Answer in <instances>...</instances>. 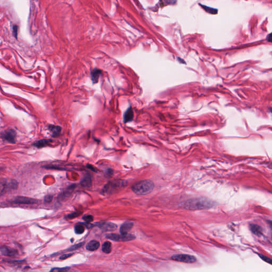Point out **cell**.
<instances>
[{
    "label": "cell",
    "instance_id": "cell-18",
    "mask_svg": "<svg viewBox=\"0 0 272 272\" xmlns=\"http://www.w3.org/2000/svg\"><path fill=\"white\" fill-rule=\"evenodd\" d=\"M251 230L255 234L259 236L262 234V229L259 226L256 225V224H252L251 225Z\"/></svg>",
    "mask_w": 272,
    "mask_h": 272
},
{
    "label": "cell",
    "instance_id": "cell-11",
    "mask_svg": "<svg viewBox=\"0 0 272 272\" xmlns=\"http://www.w3.org/2000/svg\"><path fill=\"white\" fill-rule=\"evenodd\" d=\"M133 226V223L130 222H125L120 227V232L122 234H127L131 230Z\"/></svg>",
    "mask_w": 272,
    "mask_h": 272
},
{
    "label": "cell",
    "instance_id": "cell-1",
    "mask_svg": "<svg viewBox=\"0 0 272 272\" xmlns=\"http://www.w3.org/2000/svg\"><path fill=\"white\" fill-rule=\"evenodd\" d=\"M213 203L207 199L196 198L186 201L182 206L187 210H204L211 207L213 205Z\"/></svg>",
    "mask_w": 272,
    "mask_h": 272
},
{
    "label": "cell",
    "instance_id": "cell-22",
    "mask_svg": "<svg viewBox=\"0 0 272 272\" xmlns=\"http://www.w3.org/2000/svg\"><path fill=\"white\" fill-rule=\"evenodd\" d=\"M83 220H84L85 221H86V222H92L93 221V216L91 215H85L83 217Z\"/></svg>",
    "mask_w": 272,
    "mask_h": 272
},
{
    "label": "cell",
    "instance_id": "cell-7",
    "mask_svg": "<svg viewBox=\"0 0 272 272\" xmlns=\"http://www.w3.org/2000/svg\"><path fill=\"white\" fill-rule=\"evenodd\" d=\"M99 228L104 232H111L116 230L117 225L111 222H102L98 224Z\"/></svg>",
    "mask_w": 272,
    "mask_h": 272
},
{
    "label": "cell",
    "instance_id": "cell-21",
    "mask_svg": "<svg viewBox=\"0 0 272 272\" xmlns=\"http://www.w3.org/2000/svg\"><path fill=\"white\" fill-rule=\"evenodd\" d=\"M259 256L265 262L267 263L270 264V265H272V259H270V258H269L268 257L265 256V255H259Z\"/></svg>",
    "mask_w": 272,
    "mask_h": 272
},
{
    "label": "cell",
    "instance_id": "cell-30",
    "mask_svg": "<svg viewBox=\"0 0 272 272\" xmlns=\"http://www.w3.org/2000/svg\"><path fill=\"white\" fill-rule=\"evenodd\" d=\"M270 226H271V228L272 229V222H271V223H270Z\"/></svg>",
    "mask_w": 272,
    "mask_h": 272
},
{
    "label": "cell",
    "instance_id": "cell-4",
    "mask_svg": "<svg viewBox=\"0 0 272 272\" xmlns=\"http://www.w3.org/2000/svg\"><path fill=\"white\" fill-rule=\"evenodd\" d=\"M106 237L109 239L117 242H125L131 241L135 239V236L131 234H109L106 235Z\"/></svg>",
    "mask_w": 272,
    "mask_h": 272
},
{
    "label": "cell",
    "instance_id": "cell-13",
    "mask_svg": "<svg viewBox=\"0 0 272 272\" xmlns=\"http://www.w3.org/2000/svg\"><path fill=\"white\" fill-rule=\"evenodd\" d=\"M100 246V244L96 240H91L86 245V249L89 251H95L98 249Z\"/></svg>",
    "mask_w": 272,
    "mask_h": 272
},
{
    "label": "cell",
    "instance_id": "cell-25",
    "mask_svg": "<svg viewBox=\"0 0 272 272\" xmlns=\"http://www.w3.org/2000/svg\"><path fill=\"white\" fill-rule=\"evenodd\" d=\"M52 196L47 195V196H45V197L44 198V201L46 203H50V202H52Z\"/></svg>",
    "mask_w": 272,
    "mask_h": 272
},
{
    "label": "cell",
    "instance_id": "cell-28",
    "mask_svg": "<svg viewBox=\"0 0 272 272\" xmlns=\"http://www.w3.org/2000/svg\"><path fill=\"white\" fill-rule=\"evenodd\" d=\"M73 255V254H72V253H71V254H65V255H62V256H61L60 258L61 259H67V258L71 257Z\"/></svg>",
    "mask_w": 272,
    "mask_h": 272
},
{
    "label": "cell",
    "instance_id": "cell-6",
    "mask_svg": "<svg viewBox=\"0 0 272 272\" xmlns=\"http://www.w3.org/2000/svg\"><path fill=\"white\" fill-rule=\"evenodd\" d=\"M38 202H39L38 200L23 196L15 197L11 200V202L14 204H26V205L37 204Z\"/></svg>",
    "mask_w": 272,
    "mask_h": 272
},
{
    "label": "cell",
    "instance_id": "cell-8",
    "mask_svg": "<svg viewBox=\"0 0 272 272\" xmlns=\"http://www.w3.org/2000/svg\"><path fill=\"white\" fill-rule=\"evenodd\" d=\"M3 136V138L6 141H8L10 143H14L16 142V133L14 130L9 129L7 130L4 132Z\"/></svg>",
    "mask_w": 272,
    "mask_h": 272
},
{
    "label": "cell",
    "instance_id": "cell-17",
    "mask_svg": "<svg viewBox=\"0 0 272 272\" xmlns=\"http://www.w3.org/2000/svg\"><path fill=\"white\" fill-rule=\"evenodd\" d=\"M102 251L105 254L110 253L112 250V244L111 242L106 241L102 245Z\"/></svg>",
    "mask_w": 272,
    "mask_h": 272
},
{
    "label": "cell",
    "instance_id": "cell-23",
    "mask_svg": "<svg viewBox=\"0 0 272 272\" xmlns=\"http://www.w3.org/2000/svg\"><path fill=\"white\" fill-rule=\"evenodd\" d=\"M83 245H84V243H80V244H75L74 246H72L69 249V250H70V251L76 250V249H77L78 248H80V247H81V246H83Z\"/></svg>",
    "mask_w": 272,
    "mask_h": 272
},
{
    "label": "cell",
    "instance_id": "cell-29",
    "mask_svg": "<svg viewBox=\"0 0 272 272\" xmlns=\"http://www.w3.org/2000/svg\"><path fill=\"white\" fill-rule=\"evenodd\" d=\"M267 40L268 42L272 43V32L267 36Z\"/></svg>",
    "mask_w": 272,
    "mask_h": 272
},
{
    "label": "cell",
    "instance_id": "cell-14",
    "mask_svg": "<svg viewBox=\"0 0 272 272\" xmlns=\"http://www.w3.org/2000/svg\"><path fill=\"white\" fill-rule=\"evenodd\" d=\"M133 112L131 107H129V109L125 111V113L123 116V119L125 122H128L131 121L133 120Z\"/></svg>",
    "mask_w": 272,
    "mask_h": 272
},
{
    "label": "cell",
    "instance_id": "cell-5",
    "mask_svg": "<svg viewBox=\"0 0 272 272\" xmlns=\"http://www.w3.org/2000/svg\"><path fill=\"white\" fill-rule=\"evenodd\" d=\"M171 259L172 260L174 261L185 263H194L197 260L195 256L186 254L175 255L172 257Z\"/></svg>",
    "mask_w": 272,
    "mask_h": 272
},
{
    "label": "cell",
    "instance_id": "cell-19",
    "mask_svg": "<svg viewBox=\"0 0 272 272\" xmlns=\"http://www.w3.org/2000/svg\"><path fill=\"white\" fill-rule=\"evenodd\" d=\"M199 5L200 6H202V8H203V9L204 10H205L206 12L209 13L213 14H215L218 13V9H216L210 8V7L206 6L203 5V4H199Z\"/></svg>",
    "mask_w": 272,
    "mask_h": 272
},
{
    "label": "cell",
    "instance_id": "cell-12",
    "mask_svg": "<svg viewBox=\"0 0 272 272\" xmlns=\"http://www.w3.org/2000/svg\"><path fill=\"white\" fill-rule=\"evenodd\" d=\"M81 185L85 188L91 187L92 184V180L91 175L89 174H86L81 180L80 182Z\"/></svg>",
    "mask_w": 272,
    "mask_h": 272
},
{
    "label": "cell",
    "instance_id": "cell-15",
    "mask_svg": "<svg viewBox=\"0 0 272 272\" xmlns=\"http://www.w3.org/2000/svg\"><path fill=\"white\" fill-rule=\"evenodd\" d=\"M49 130L51 132L53 137H58L60 135L61 131V128L58 125H50L49 127Z\"/></svg>",
    "mask_w": 272,
    "mask_h": 272
},
{
    "label": "cell",
    "instance_id": "cell-10",
    "mask_svg": "<svg viewBox=\"0 0 272 272\" xmlns=\"http://www.w3.org/2000/svg\"><path fill=\"white\" fill-rule=\"evenodd\" d=\"M1 253L4 256H13L16 255L17 252L16 250H14L13 249L3 246L1 248Z\"/></svg>",
    "mask_w": 272,
    "mask_h": 272
},
{
    "label": "cell",
    "instance_id": "cell-20",
    "mask_svg": "<svg viewBox=\"0 0 272 272\" xmlns=\"http://www.w3.org/2000/svg\"><path fill=\"white\" fill-rule=\"evenodd\" d=\"M85 231V227L82 224H77L75 226V232L78 234H83Z\"/></svg>",
    "mask_w": 272,
    "mask_h": 272
},
{
    "label": "cell",
    "instance_id": "cell-3",
    "mask_svg": "<svg viewBox=\"0 0 272 272\" xmlns=\"http://www.w3.org/2000/svg\"><path fill=\"white\" fill-rule=\"evenodd\" d=\"M125 185V182L122 180H114L106 184L103 189L104 194H111L119 191Z\"/></svg>",
    "mask_w": 272,
    "mask_h": 272
},
{
    "label": "cell",
    "instance_id": "cell-26",
    "mask_svg": "<svg viewBox=\"0 0 272 272\" xmlns=\"http://www.w3.org/2000/svg\"><path fill=\"white\" fill-rule=\"evenodd\" d=\"M69 268L66 267V268H56L54 269L53 270H57V272H66L69 270Z\"/></svg>",
    "mask_w": 272,
    "mask_h": 272
},
{
    "label": "cell",
    "instance_id": "cell-2",
    "mask_svg": "<svg viewBox=\"0 0 272 272\" xmlns=\"http://www.w3.org/2000/svg\"><path fill=\"white\" fill-rule=\"evenodd\" d=\"M154 184L150 180H142L137 182L132 186V190L139 195H146L150 194L154 189Z\"/></svg>",
    "mask_w": 272,
    "mask_h": 272
},
{
    "label": "cell",
    "instance_id": "cell-9",
    "mask_svg": "<svg viewBox=\"0 0 272 272\" xmlns=\"http://www.w3.org/2000/svg\"><path fill=\"white\" fill-rule=\"evenodd\" d=\"M102 75V70L99 69L95 68L91 71V79L93 84H96L99 82V78Z\"/></svg>",
    "mask_w": 272,
    "mask_h": 272
},
{
    "label": "cell",
    "instance_id": "cell-27",
    "mask_svg": "<svg viewBox=\"0 0 272 272\" xmlns=\"http://www.w3.org/2000/svg\"><path fill=\"white\" fill-rule=\"evenodd\" d=\"M80 213H79L78 212H75L73 213L72 214H69L68 215V218H76L79 215Z\"/></svg>",
    "mask_w": 272,
    "mask_h": 272
},
{
    "label": "cell",
    "instance_id": "cell-24",
    "mask_svg": "<svg viewBox=\"0 0 272 272\" xmlns=\"http://www.w3.org/2000/svg\"><path fill=\"white\" fill-rule=\"evenodd\" d=\"M18 27L17 25H14L13 26V35L16 38L18 37Z\"/></svg>",
    "mask_w": 272,
    "mask_h": 272
},
{
    "label": "cell",
    "instance_id": "cell-16",
    "mask_svg": "<svg viewBox=\"0 0 272 272\" xmlns=\"http://www.w3.org/2000/svg\"><path fill=\"white\" fill-rule=\"evenodd\" d=\"M52 141V140L51 139H42L37 141L36 143H34V146L38 148H42L49 145Z\"/></svg>",
    "mask_w": 272,
    "mask_h": 272
}]
</instances>
